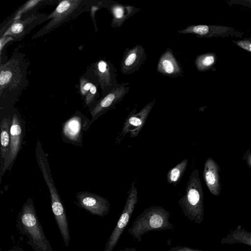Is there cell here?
<instances>
[{"instance_id":"obj_2","label":"cell","mask_w":251,"mask_h":251,"mask_svg":"<svg viewBox=\"0 0 251 251\" xmlns=\"http://www.w3.org/2000/svg\"><path fill=\"white\" fill-rule=\"evenodd\" d=\"M180 34H193L198 38L236 37L241 38L244 32L223 25H192L177 31Z\"/></svg>"},{"instance_id":"obj_28","label":"cell","mask_w":251,"mask_h":251,"mask_svg":"<svg viewBox=\"0 0 251 251\" xmlns=\"http://www.w3.org/2000/svg\"><path fill=\"white\" fill-rule=\"evenodd\" d=\"M249 38L251 39V35L250 37H249Z\"/></svg>"},{"instance_id":"obj_15","label":"cell","mask_w":251,"mask_h":251,"mask_svg":"<svg viewBox=\"0 0 251 251\" xmlns=\"http://www.w3.org/2000/svg\"><path fill=\"white\" fill-rule=\"evenodd\" d=\"M11 121L4 118L0 124V152L3 166L6 163L10 150V126ZM2 166V167H3Z\"/></svg>"},{"instance_id":"obj_21","label":"cell","mask_w":251,"mask_h":251,"mask_svg":"<svg viewBox=\"0 0 251 251\" xmlns=\"http://www.w3.org/2000/svg\"><path fill=\"white\" fill-rule=\"evenodd\" d=\"M231 42L239 48L251 52V39L250 38H245L243 39L232 40Z\"/></svg>"},{"instance_id":"obj_8","label":"cell","mask_w":251,"mask_h":251,"mask_svg":"<svg viewBox=\"0 0 251 251\" xmlns=\"http://www.w3.org/2000/svg\"><path fill=\"white\" fill-rule=\"evenodd\" d=\"M147 54L144 47L137 44L135 47L126 48L123 53L121 70L124 75H131L137 71L147 59Z\"/></svg>"},{"instance_id":"obj_25","label":"cell","mask_w":251,"mask_h":251,"mask_svg":"<svg viewBox=\"0 0 251 251\" xmlns=\"http://www.w3.org/2000/svg\"><path fill=\"white\" fill-rule=\"evenodd\" d=\"M24 29V25L21 23H16L11 27V31L14 34H18L21 32Z\"/></svg>"},{"instance_id":"obj_14","label":"cell","mask_w":251,"mask_h":251,"mask_svg":"<svg viewBox=\"0 0 251 251\" xmlns=\"http://www.w3.org/2000/svg\"><path fill=\"white\" fill-rule=\"evenodd\" d=\"M82 120L78 116H74L68 120L62 127L64 137L72 143H79L81 142L82 128H85Z\"/></svg>"},{"instance_id":"obj_5","label":"cell","mask_w":251,"mask_h":251,"mask_svg":"<svg viewBox=\"0 0 251 251\" xmlns=\"http://www.w3.org/2000/svg\"><path fill=\"white\" fill-rule=\"evenodd\" d=\"M203 193L201 182L199 177V172L195 169L191 172L186 188V193L182 199L185 204L191 206L197 211L198 214L203 213Z\"/></svg>"},{"instance_id":"obj_19","label":"cell","mask_w":251,"mask_h":251,"mask_svg":"<svg viewBox=\"0 0 251 251\" xmlns=\"http://www.w3.org/2000/svg\"><path fill=\"white\" fill-rule=\"evenodd\" d=\"M81 92L82 95H86V103L88 104L94 99L97 88L95 85L90 82L81 81Z\"/></svg>"},{"instance_id":"obj_7","label":"cell","mask_w":251,"mask_h":251,"mask_svg":"<svg viewBox=\"0 0 251 251\" xmlns=\"http://www.w3.org/2000/svg\"><path fill=\"white\" fill-rule=\"evenodd\" d=\"M76 199L80 207L93 215L104 216L109 209L107 200L95 193L79 192L76 193Z\"/></svg>"},{"instance_id":"obj_11","label":"cell","mask_w":251,"mask_h":251,"mask_svg":"<svg viewBox=\"0 0 251 251\" xmlns=\"http://www.w3.org/2000/svg\"><path fill=\"white\" fill-rule=\"evenodd\" d=\"M219 172L220 167L217 163L212 157H208L204 164L203 178L211 193L217 197L220 195L221 191Z\"/></svg>"},{"instance_id":"obj_27","label":"cell","mask_w":251,"mask_h":251,"mask_svg":"<svg viewBox=\"0 0 251 251\" xmlns=\"http://www.w3.org/2000/svg\"><path fill=\"white\" fill-rule=\"evenodd\" d=\"M7 251H25L23 249L19 247H14Z\"/></svg>"},{"instance_id":"obj_12","label":"cell","mask_w":251,"mask_h":251,"mask_svg":"<svg viewBox=\"0 0 251 251\" xmlns=\"http://www.w3.org/2000/svg\"><path fill=\"white\" fill-rule=\"evenodd\" d=\"M158 72L162 75L176 77L182 75L183 70L173 51L168 48L161 55L157 65Z\"/></svg>"},{"instance_id":"obj_20","label":"cell","mask_w":251,"mask_h":251,"mask_svg":"<svg viewBox=\"0 0 251 251\" xmlns=\"http://www.w3.org/2000/svg\"><path fill=\"white\" fill-rule=\"evenodd\" d=\"M75 1L64 0L61 1L57 6L55 11V16L57 17H61L63 14H65L67 12L69 11L71 8L75 6Z\"/></svg>"},{"instance_id":"obj_24","label":"cell","mask_w":251,"mask_h":251,"mask_svg":"<svg viewBox=\"0 0 251 251\" xmlns=\"http://www.w3.org/2000/svg\"><path fill=\"white\" fill-rule=\"evenodd\" d=\"M228 5H240L251 8V0H230L226 2Z\"/></svg>"},{"instance_id":"obj_1","label":"cell","mask_w":251,"mask_h":251,"mask_svg":"<svg viewBox=\"0 0 251 251\" xmlns=\"http://www.w3.org/2000/svg\"><path fill=\"white\" fill-rule=\"evenodd\" d=\"M16 226L19 232L26 237V243L34 251H52L31 199L27 200L19 212Z\"/></svg>"},{"instance_id":"obj_3","label":"cell","mask_w":251,"mask_h":251,"mask_svg":"<svg viewBox=\"0 0 251 251\" xmlns=\"http://www.w3.org/2000/svg\"><path fill=\"white\" fill-rule=\"evenodd\" d=\"M155 100L148 103L139 112L135 108L132 109L126 118L122 130L117 140L120 143L127 133L131 138L137 137L143 128L148 116L151 111Z\"/></svg>"},{"instance_id":"obj_9","label":"cell","mask_w":251,"mask_h":251,"mask_svg":"<svg viewBox=\"0 0 251 251\" xmlns=\"http://www.w3.org/2000/svg\"><path fill=\"white\" fill-rule=\"evenodd\" d=\"M23 137V129L21 121L18 116L14 114L11 120L10 126V150L6 163L1 169L2 174L15 161L20 150Z\"/></svg>"},{"instance_id":"obj_23","label":"cell","mask_w":251,"mask_h":251,"mask_svg":"<svg viewBox=\"0 0 251 251\" xmlns=\"http://www.w3.org/2000/svg\"><path fill=\"white\" fill-rule=\"evenodd\" d=\"M163 219L161 216L157 214H153L150 220V226L153 228H158L163 224Z\"/></svg>"},{"instance_id":"obj_10","label":"cell","mask_w":251,"mask_h":251,"mask_svg":"<svg viewBox=\"0 0 251 251\" xmlns=\"http://www.w3.org/2000/svg\"><path fill=\"white\" fill-rule=\"evenodd\" d=\"M98 80L104 95H107L120 84L117 81L116 69L111 62L100 60L97 64Z\"/></svg>"},{"instance_id":"obj_4","label":"cell","mask_w":251,"mask_h":251,"mask_svg":"<svg viewBox=\"0 0 251 251\" xmlns=\"http://www.w3.org/2000/svg\"><path fill=\"white\" fill-rule=\"evenodd\" d=\"M127 194V198L123 212L106 244L104 251H112L113 250L123 229L127 225L130 216L132 214L137 202L138 193L134 181L131 183L130 188Z\"/></svg>"},{"instance_id":"obj_18","label":"cell","mask_w":251,"mask_h":251,"mask_svg":"<svg viewBox=\"0 0 251 251\" xmlns=\"http://www.w3.org/2000/svg\"><path fill=\"white\" fill-rule=\"evenodd\" d=\"M188 160L184 159L178 164L169 170L167 175V181L176 186L181 180L186 169Z\"/></svg>"},{"instance_id":"obj_26","label":"cell","mask_w":251,"mask_h":251,"mask_svg":"<svg viewBox=\"0 0 251 251\" xmlns=\"http://www.w3.org/2000/svg\"><path fill=\"white\" fill-rule=\"evenodd\" d=\"M243 159L246 161L249 168H251V152L250 150H248L244 153Z\"/></svg>"},{"instance_id":"obj_16","label":"cell","mask_w":251,"mask_h":251,"mask_svg":"<svg viewBox=\"0 0 251 251\" xmlns=\"http://www.w3.org/2000/svg\"><path fill=\"white\" fill-rule=\"evenodd\" d=\"M221 244L242 243L251 247V232L238 226L221 241Z\"/></svg>"},{"instance_id":"obj_22","label":"cell","mask_w":251,"mask_h":251,"mask_svg":"<svg viewBox=\"0 0 251 251\" xmlns=\"http://www.w3.org/2000/svg\"><path fill=\"white\" fill-rule=\"evenodd\" d=\"M13 76V74L11 71L9 70H1L0 75V84L1 88L2 87L6 86Z\"/></svg>"},{"instance_id":"obj_13","label":"cell","mask_w":251,"mask_h":251,"mask_svg":"<svg viewBox=\"0 0 251 251\" xmlns=\"http://www.w3.org/2000/svg\"><path fill=\"white\" fill-rule=\"evenodd\" d=\"M109 9L112 15L111 25L115 28L122 26L126 20L140 10L134 6L126 5L117 2H113L110 4Z\"/></svg>"},{"instance_id":"obj_6","label":"cell","mask_w":251,"mask_h":251,"mask_svg":"<svg viewBox=\"0 0 251 251\" xmlns=\"http://www.w3.org/2000/svg\"><path fill=\"white\" fill-rule=\"evenodd\" d=\"M129 88V83L122 82L101 99L91 112L92 118L89 122V125L121 101L128 93Z\"/></svg>"},{"instance_id":"obj_17","label":"cell","mask_w":251,"mask_h":251,"mask_svg":"<svg viewBox=\"0 0 251 251\" xmlns=\"http://www.w3.org/2000/svg\"><path fill=\"white\" fill-rule=\"evenodd\" d=\"M217 60L214 52L202 53L198 55L195 60L196 67L199 72H205L212 69Z\"/></svg>"}]
</instances>
